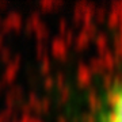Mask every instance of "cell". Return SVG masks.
<instances>
[{
  "instance_id": "cell-1",
  "label": "cell",
  "mask_w": 122,
  "mask_h": 122,
  "mask_svg": "<svg viewBox=\"0 0 122 122\" xmlns=\"http://www.w3.org/2000/svg\"><path fill=\"white\" fill-rule=\"evenodd\" d=\"M100 122H122V80L115 84L106 98Z\"/></svg>"
}]
</instances>
